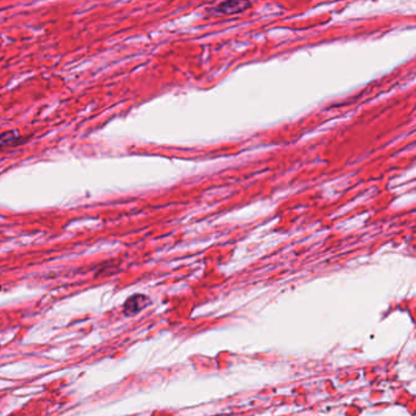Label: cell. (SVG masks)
<instances>
[{"mask_svg":"<svg viewBox=\"0 0 416 416\" xmlns=\"http://www.w3.org/2000/svg\"><path fill=\"white\" fill-rule=\"evenodd\" d=\"M249 2H243V1H226L221 2L217 6L215 7V11L217 14H236V12L243 11L244 9L249 7Z\"/></svg>","mask_w":416,"mask_h":416,"instance_id":"7a4b0ae2","label":"cell"},{"mask_svg":"<svg viewBox=\"0 0 416 416\" xmlns=\"http://www.w3.org/2000/svg\"><path fill=\"white\" fill-rule=\"evenodd\" d=\"M21 142V136L17 135V132L15 131H7V132H4L0 135V149L4 150V149L12 148V146L17 145Z\"/></svg>","mask_w":416,"mask_h":416,"instance_id":"3957f363","label":"cell"},{"mask_svg":"<svg viewBox=\"0 0 416 416\" xmlns=\"http://www.w3.org/2000/svg\"><path fill=\"white\" fill-rule=\"evenodd\" d=\"M149 303L150 301H149L148 297H145V295L135 294L126 300L124 305V311L127 316L136 315V314L140 313Z\"/></svg>","mask_w":416,"mask_h":416,"instance_id":"6da1fadb","label":"cell"}]
</instances>
